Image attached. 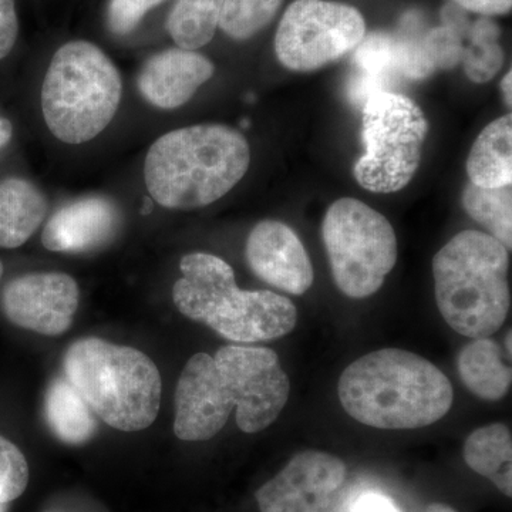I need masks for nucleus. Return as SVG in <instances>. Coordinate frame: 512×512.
Returning a JSON list of instances; mask_svg holds the SVG:
<instances>
[{"label": "nucleus", "mask_w": 512, "mask_h": 512, "mask_svg": "<svg viewBox=\"0 0 512 512\" xmlns=\"http://www.w3.org/2000/svg\"><path fill=\"white\" fill-rule=\"evenodd\" d=\"M45 417L50 431L69 446L87 443L99 429L96 414L64 376L55 377L47 386Z\"/></svg>", "instance_id": "obj_19"}, {"label": "nucleus", "mask_w": 512, "mask_h": 512, "mask_svg": "<svg viewBox=\"0 0 512 512\" xmlns=\"http://www.w3.org/2000/svg\"><path fill=\"white\" fill-rule=\"evenodd\" d=\"M471 184L501 188L512 184V116L505 114L481 131L467 158Z\"/></svg>", "instance_id": "obj_17"}, {"label": "nucleus", "mask_w": 512, "mask_h": 512, "mask_svg": "<svg viewBox=\"0 0 512 512\" xmlns=\"http://www.w3.org/2000/svg\"><path fill=\"white\" fill-rule=\"evenodd\" d=\"M511 336H512V332H511V330H508L507 338H505V348H507V355H508V359H510V360H511V356H512Z\"/></svg>", "instance_id": "obj_33"}, {"label": "nucleus", "mask_w": 512, "mask_h": 512, "mask_svg": "<svg viewBox=\"0 0 512 512\" xmlns=\"http://www.w3.org/2000/svg\"><path fill=\"white\" fill-rule=\"evenodd\" d=\"M251 148L239 131L222 124L178 128L156 140L144 163L153 200L168 210L207 207L247 174Z\"/></svg>", "instance_id": "obj_3"}, {"label": "nucleus", "mask_w": 512, "mask_h": 512, "mask_svg": "<svg viewBox=\"0 0 512 512\" xmlns=\"http://www.w3.org/2000/svg\"><path fill=\"white\" fill-rule=\"evenodd\" d=\"M164 0H110L107 23L114 35L124 36L140 25L147 12Z\"/></svg>", "instance_id": "obj_26"}, {"label": "nucleus", "mask_w": 512, "mask_h": 512, "mask_svg": "<svg viewBox=\"0 0 512 512\" xmlns=\"http://www.w3.org/2000/svg\"><path fill=\"white\" fill-rule=\"evenodd\" d=\"M6 504H0V512H5Z\"/></svg>", "instance_id": "obj_35"}, {"label": "nucleus", "mask_w": 512, "mask_h": 512, "mask_svg": "<svg viewBox=\"0 0 512 512\" xmlns=\"http://www.w3.org/2000/svg\"><path fill=\"white\" fill-rule=\"evenodd\" d=\"M458 8L478 13L485 18L507 15L511 12L512 0H451Z\"/></svg>", "instance_id": "obj_28"}, {"label": "nucleus", "mask_w": 512, "mask_h": 512, "mask_svg": "<svg viewBox=\"0 0 512 512\" xmlns=\"http://www.w3.org/2000/svg\"><path fill=\"white\" fill-rule=\"evenodd\" d=\"M291 382L275 350L227 345L210 356L195 353L175 389L174 434L207 441L227 426L232 410L239 430L268 429L288 403Z\"/></svg>", "instance_id": "obj_1"}, {"label": "nucleus", "mask_w": 512, "mask_h": 512, "mask_svg": "<svg viewBox=\"0 0 512 512\" xmlns=\"http://www.w3.org/2000/svg\"><path fill=\"white\" fill-rule=\"evenodd\" d=\"M180 271L173 286L175 308L235 345L284 338L298 323V309L285 296L239 289L234 269L220 256L185 255Z\"/></svg>", "instance_id": "obj_4"}, {"label": "nucleus", "mask_w": 512, "mask_h": 512, "mask_svg": "<svg viewBox=\"0 0 512 512\" xmlns=\"http://www.w3.org/2000/svg\"><path fill=\"white\" fill-rule=\"evenodd\" d=\"M13 127L8 119L0 117V148L5 147L12 138Z\"/></svg>", "instance_id": "obj_30"}, {"label": "nucleus", "mask_w": 512, "mask_h": 512, "mask_svg": "<svg viewBox=\"0 0 512 512\" xmlns=\"http://www.w3.org/2000/svg\"><path fill=\"white\" fill-rule=\"evenodd\" d=\"M63 372L107 426L134 433L156 421L163 383L146 353L90 336L67 348Z\"/></svg>", "instance_id": "obj_6"}, {"label": "nucleus", "mask_w": 512, "mask_h": 512, "mask_svg": "<svg viewBox=\"0 0 512 512\" xmlns=\"http://www.w3.org/2000/svg\"><path fill=\"white\" fill-rule=\"evenodd\" d=\"M224 0H177L167 19L175 45L197 50L208 45L220 26Z\"/></svg>", "instance_id": "obj_21"}, {"label": "nucleus", "mask_w": 512, "mask_h": 512, "mask_svg": "<svg viewBox=\"0 0 512 512\" xmlns=\"http://www.w3.org/2000/svg\"><path fill=\"white\" fill-rule=\"evenodd\" d=\"M19 33L15 0H0V60L12 52Z\"/></svg>", "instance_id": "obj_27"}, {"label": "nucleus", "mask_w": 512, "mask_h": 512, "mask_svg": "<svg viewBox=\"0 0 512 512\" xmlns=\"http://www.w3.org/2000/svg\"><path fill=\"white\" fill-rule=\"evenodd\" d=\"M348 468L325 451L296 454L255 498L261 512H320L345 483Z\"/></svg>", "instance_id": "obj_12"}, {"label": "nucleus", "mask_w": 512, "mask_h": 512, "mask_svg": "<svg viewBox=\"0 0 512 512\" xmlns=\"http://www.w3.org/2000/svg\"><path fill=\"white\" fill-rule=\"evenodd\" d=\"M498 36L500 29L488 18L477 20L471 28V45L461 56L471 82H490L503 67L504 52L498 45Z\"/></svg>", "instance_id": "obj_23"}, {"label": "nucleus", "mask_w": 512, "mask_h": 512, "mask_svg": "<svg viewBox=\"0 0 512 512\" xmlns=\"http://www.w3.org/2000/svg\"><path fill=\"white\" fill-rule=\"evenodd\" d=\"M366 37L362 13L332 0H295L282 16L275 36L279 62L306 73L336 62Z\"/></svg>", "instance_id": "obj_10"}, {"label": "nucleus", "mask_w": 512, "mask_h": 512, "mask_svg": "<svg viewBox=\"0 0 512 512\" xmlns=\"http://www.w3.org/2000/svg\"><path fill=\"white\" fill-rule=\"evenodd\" d=\"M322 237L333 281L349 298L375 295L396 265L393 225L363 201L340 198L333 202L323 218Z\"/></svg>", "instance_id": "obj_9"}, {"label": "nucleus", "mask_w": 512, "mask_h": 512, "mask_svg": "<svg viewBox=\"0 0 512 512\" xmlns=\"http://www.w3.org/2000/svg\"><path fill=\"white\" fill-rule=\"evenodd\" d=\"M120 212L104 197H84L69 202L47 221L43 247L52 252L80 254L106 245L116 237Z\"/></svg>", "instance_id": "obj_15"}, {"label": "nucleus", "mask_w": 512, "mask_h": 512, "mask_svg": "<svg viewBox=\"0 0 512 512\" xmlns=\"http://www.w3.org/2000/svg\"><path fill=\"white\" fill-rule=\"evenodd\" d=\"M79 302V285L62 272L19 276L3 288L0 298L9 322L45 336H60L72 328Z\"/></svg>", "instance_id": "obj_11"}, {"label": "nucleus", "mask_w": 512, "mask_h": 512, "mask_svg": "<svg viewBox=\"0 0 512 512\" xmlns=\"http://www.w3.org/2000/svg\"><path fill=\"white\" fill-rule=\"evenodd\" d=\"M457 367L461 382L478 399L498 402L510 392L511 366L494 340L473 339L458 355Z\"/></svg>", "instance_id": "obj_18"}, {"label": "nucleus", "mask_w": 512, "mask_h": 512, "mask_svg": "<svg viewBox=\"0 0 512 512\" xmlns=\"http://www.w3.org/2000/svg\"><path fill=\"white\" fill-rule=\"evenodd\" d=\"M245 256L249 268L266 284L301 296L313 285V266L301 239L281 221L265 220L252 228Z\"/></svg>", "instance_id": "obj_13"}, {"label": "nucleus", "mask_w": 512, "mask_h": 512, "mask_svg": "<svg viewBox=\"0 0 512 512\" xmlns=\"http://www.w3.org/2000/svg\"><path fill=\"white\" fill-rule=\"evenodd\" d=\"M467 214L483 225L488 235L512 248V188H481L468 183L461 197Z\"/></svg>", "instance_id": "obj_22"}, {"label": "nucleus", "mask_w": 512, "mask_h": 512, "mask_svg": "<svg viewBox=\"0 0 512 512\" xmlns=\"http://www.w3.org/2000/svg\"><path fill=\"white\" fill-rule=\"evenodd\" d=\"M353 512H399L387 498L380 495H366L357 503Z\"/></svg>", "instance_id": "obj_29"}, {"label": "nucleus", "mask_w": 512, "mask_h": 512, "mask_svg": "<svg viewBox=\"0 0 512 512\" xmlns=\"http://www.w3.org/2000/svg\"><path fill=\"white\" fill-rule=\"evenodd\" d=\"M424 512H457L454 508L448 507L446 504L433 503L426 508Z\"/></svg>", "instance_id": "obj_32"}, {"label": "nucleus", "mask_w": 512, "mask_h": 512, "mask_svg": "<svg viewBox=\"0 0 512 512\" xmlns=\"http://www.w3.org/2000/svg\"><path fill=\"white\" fill-rule=\"evenodd\" d=\"M510 258L500 241L467 229L434 255L437 308L451 329L470 339L490 338L511 306Z\"/></svg>", "instance_id": "obj_5"}, {"label": "nucleus", "mask_w": 512, "mask_h": 512, "mask_svg": "<svg viewBox=\"0 0 512 512\" xmlns=\"http://www.w3.org/2000/svg\"><path fill=\"white\" fill-rule=\"evenodd\" d=\"M284 0H224L220 28L235 40H248L275 18Z\"/></svg>", "instance_id": "obj_24"}, {"label": "nucleus", "mask_w": 512, "mask_h": 512, "mask_svg": "<svg viewBox=\"0 0 512 512\" xmlns=\"http://www.w3.org/2000/svg\"><path fill=\"white\" fill-rule=\"evenodd\" d=\"M2 275H3V264H2V261H0V279H2Z\"/></svg>", "instance_id": "obj_34"}, {"label": "nucleus", "mask_w": 512, "mask_h": 512, "mask_svg": "<svg viewBox=\"0 0 512 512\" xmlns=\"http://www.w3.org/2000/svg\"><path fill=\"white\" fill-rule=\"evenodd\" d=\"M501 92H503V97L505 104L508 107L512 106V72L508 70V73L505 74L503 82H501Z\"/></svg>", "instance_id": "obj_31"}, {"label": "nucleus", "mask_w": 512, "mask_h": 512, "mask_svg": "<svg viewBox=\"0 0 512 512\" xmlns=\"http://www.w3.org/2000/svg\"><path fill=\"white\" fill-rule=\"evenodd\" d=\"M352 419L382 430H414L443 419L453 406V386L429 360L402 349L359 357L338 384Z\"/></svg>", "instance_id": "obj_2"}, {"label": "nucleus", "mask_w": 512, "mask_h": 512, "mask_svg": "<svg viewBox=\"0 0 512 512\" xmlns=\"http://www.w3.org/2000/svg\"><path fill=\"white\" fill-rule=\"evenodd\" d=\"M214 72V63L197 50L173 47L144 63L138 74V92L158 109H178L192 99Z\"/></svg>", "instance_id": "obj_14"}, {"label": "nucleus", "mask_w": 512, "mask_h": 512, "mask_svg": "<svg viewBox=\"0 0 512 512\" xmlns=\"http://www.w3.org/2000/svg\"><path fill=\"white\" fill-rule=\"evenodd\" d=\"M49 202L25 178L0 181V248L15 249L29 241L46 220Z\"/></svg>", "instance_id": "obj_16"}, {"label": "nucleus", "mask_w": 512, "mask_h": 512, "mask_svg": "<svg viewBox=\"0 0 512 512\" xmlns=\"http://www.w3.org/2000/svg\"><path fill=\"white\" fill-rule=\"evenodd\" d=\"M121 94L120 72L100 47L86 40L66 43L53 56L43 82L46 126L63 143H87L114 119Z\"/></svg>", "instance_id": "obj_7"}, {"label": "nucleus", "mask_w": 512, "mask_h": 512, "mask_svg": "<svg viewBox=\"0 0 512 512\" xmlns=\"http://www.w3.org/2000/svg\"><path fill=\"white\" fill-rule=\"evenodd\" d=\"M463 456L471 470L512 497V436L505 424L493 423L474 430L464 444Z\"/></svg>", "instance_id": "obj_20"}, {"label": "nucleus", "mask_w": 512, "mask_h": 512, "mask_svg": "<svg viewBox=\"0 0 512 512\" xmlns=\"http://www.w3.org/2000/svg\"><path fill=\"white\" fill-rule=\"evenodd\" d=\"M429 121L404 94L379 90L367 96L362 111L365 156L357 160L360 187L392 194L410 184L420 167Z\"/></svg>", "instance_id": "obj_8"}, {"label": "nucleus", "mask_w": 512, "mask_h": 512, "mask_svg": "<svg viewBox=\"0 0 512 512\" xmlns=\"http://www.w3.org/2000/svg\"><path fill=\"white\" fill-rule=\"evenodd\" d=\"M29 484V464L12 441L0 436V504H9L25 493Z\"/></svg>", "instance_id": "obj_25"}]
</instances>
